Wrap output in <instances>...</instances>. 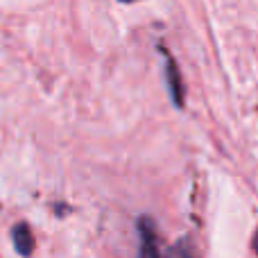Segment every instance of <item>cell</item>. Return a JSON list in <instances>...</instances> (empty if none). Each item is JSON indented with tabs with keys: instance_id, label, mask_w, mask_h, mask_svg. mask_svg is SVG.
Returning a JSON list of instances; mask_svg holds the SVG:
<instances>
[{
	"instance_id": "6da1fadb",
	"label": "cell",
	"mask_w": 258,
	"mask_h": 258,
	"mask_svg": "<svg viewBox=\"0 0 258 258\" xmlns=\"http://www.w3.org/2000/svg\"><path fill=\"white\" fill-rule=\"evenodd\" d=\"M138 233H141V249H138V258H161L159 247H156V231L150 218H141L138 222Z\"/></svg>"
},
{
	"instance_id": "7a4b0ae2",
	"label": "cell",
	"mask_w": 258,
	"mask_h": 258,
	"mask_svg": "<svg viewBox=\"0 0 258 258\" xmlns=\"http://www.w3.org/2000/svg\"><path fill=\"white\" fill-rule=\"evenodd\" d=\"M165 84H168L170 98H172L174 107L181 109L183 107V84H181V75H179V68L174 63V59L165 52Z\"/></svg>"
},
{
	"instance_id": "3957f363",
	"label": "cell",
	"mask_w": 258,
	"mask_h": 258,
	"mask_svg": "<svg viewBox=\"0 0 258 258\" xmlns=\"http://www.w3.org/2000/svg\"><path fill=\"white\" fill-rule=\"evenodd\" d=\"M12 236H14V247L23 258H30L32 251H34V236H32V229L30 224L25 222H18L16 227L12 229Z\"/></svg>"
},
{
	"instance_id": "277c9868",
	"label": "cell",
	"mask_w": 258,
	"mask_h": 258,
	"mask_svg": "<svg viewBox=\"0 0 258 258\" xmlns=\"http://www.w3.org/2000/svg\"><path fill=\"white\" fill-rule=\"evenodd\" d=\"M172 256H174V258H192V254H190V251H188L183 245H177V247H174V249H172Z\"/></svg>"
},
{
	"instance_id": "5b68a950",
	"label": "cell",
	"mask_w": 258,
	"mask_h": 258,
	"mask_svg": "<svg viewBox=\"0 0 258 258\" xmlns=\"http://www.w3.org/2000/svg\"><path fill=\"white\" fill-rule=\"evenodd\" d=\"M254 249H256V254H258V231H256V236H254Z\"/></svg>"
},
{
	"instance_id": "8992f818",
	"label": "cell",
	"mask_w": 258,
	"mask_h": 258,
	"mask_svg": "<svg viewBox=\"0 0 258 258\" xmlns=\"http://www.w3.org/2000/svg\"><path fill=\"white\" fill-rule=\"evenodd\" d=\"M120 3H134V0H120Z\"/></svg>"
}]
</instances>
